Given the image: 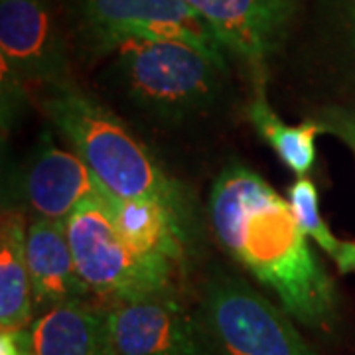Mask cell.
I'll list each match as a JSON object with an SVG mask.
<instances>
[{"label":"cell","instance_id":"52a82bcc","mask_svg":"<svg viewBox=\"0 0 355 355\" xmlns=\"http://www.w3.org/2000/svg\"><path fill=\"white\" fill-rule=\"evenodd\" d=\"M211 28L227 55L266 79L268 64L282 50L302 0H184Z\"/></svg>","mask_w":355,"mask_h":355},{"label":"cell","instance_id":"4fadbf2b","mask_svg":"<svg viewBox=\"0 0 355 355\" xmlns=\"http://www.w3.org/2000/svg\"><path fill=\"white\" fill-rule=\"evenodd\" d=\"M101 200L114 229L140 253L164 254L182 263L190 227L162 203L116 198L101 184Z\"/></svg>","mask_w":355,"mask_h":355},{"label":"cell","instance_id":"8fae6325","mask_svg":"<svg viewBox=\"0 0 355 355\" xmlns=\"http://www.w3.org/2000/svg\"><path fill=\"white\" fill-rule=\"evenodd\" d=\"M26 259L34 304L48 310L65 302L85 300L91 292L77 270L65 221L36 217L26 233Z\"/></svg>","mask_w":355,"mask_h":355},{"label":"cell","instance_id":"277c9868","mask_svg":"<svg viewBox=\"0 0 355 355\" xmlns=\"http://www.w3.org/2000/svg\"><path fill=\"white\" fill-rule=\"evenodd\" d=\"M65 229L77 270L91 292L113 304L174 294L180 263L132 249L114 229L101 191L65 219Z\"/></svg>","mask_w":355,"mask_h":355},{"label":"cell","instance_id":"5b68a950","mask_svg":"<svg viewBox=\"0 0 355 355\" xmlns=\"http://www.w3.org/2000/svg\"><path fill=\"white\" fill-rule=\"evenodd\" d=\"M77 44L87 55H111L130 38L186 42L227 65L211 28L184 0H65Z\"/></svg>","mask_w":355,"mask_h":355},{"label":"cell","instance_id":"ba28073f","mask_svg":"<svg viewBox=\"0 0 355 355\" xmlns=\"http://www.w3.org/2000/svg\"><path fill=\"white\" fill-rule=\"evenodd\" d=\"M0 69L28 87L73 81L67 44L48 0H0Z\"/></svg>","mask_w":355,"mask_h":355},{"label":"cell","instance_id":"7a4b0ae2","mask_svg":"<svg viewBox=\"0 0 355 355\" xmlns=\"http://www.w3.org/2000/svg\"><path fill=\"white\" fill-rule=\"evenodd\" d=\"M40 103L105 190L123 200L162 203L190 227L191 202L186 190L107 107L73 81L44 89Z\"/></svg>","mask_w":355,"mask_h":355},{"label":"cell","instance_id":"30bf717a","mask_svg":"<svg viewBox=\"0 0 355 355\" xmlns=\"http://www.w3.org/2000/svg\"><path fill=\"white\" fill-rule=\"evenodd\" d=\"M14 198L38 217L65 221L77 207L99 196L101 182L79 154L58 148L48 130L12 180Z\"/></svg>","mask_w":355,"mask_h":355},{"label":"cell","instance_id":"8992f818","mask_svg":"<svg viewBox=\"0 0 355 355\" xmlns=\"http://www.w3.org/2000/svg\"><path fill=\"white\" fill-rule=\"evenodd\" d=\"M202 322L217 355H318L280 306L223 270L203 284Z\"/></svg>","mask_w":355,"mask_h":355},{"label":"cell","instance_id":"5bb4252c","mask_svg":"<svg viewBox=\"0 0 355 355\" xmlns=\"http://www.w3.org/2000/svg\"><path fill=\"white\" fill-rule=\"evenodd\" d=\"M24 216L4 209L0 227V328L20 330L32 326L34 292L26 259Z\"/></svg>","mask_w":355,"mask_h":355},{"label":"cell","instance_id":"9c48e42d","mask_svg":"<svg viewBox=\"0 0 355 355\" xmlns=\"http://www.w3.org/2000/svg\"><path fill=\"white\" fill-rule=\"evenodd\" d=\"M107 322L119 355H217L202 320L176 294L116 302Z\"/></svg>","mask_w":355,"mask_h":355},{"label":"cell","instance_id":"2e32d148","mask_svg":"<svg viewBox=\"0 0 355 355\" xmlns=\"http://www.w3.org/2000/svg\"><path fill=\"white\" fill-rule=\"evenodd\" d=\"M288 202L304 233L334 261L342 275L355 272V241L338 239L320 211V196L314 182L300 176L288 188Z\"/></svg>","mask_w":355,"mask_h":355},{"label":"cell","instance_id":"7c38bea8","mask_svg":"<svg viewBox=\"0 0 355 355\" xmlns=\"http://www.w3.org/2000/svg\"><path fill=\"white\" fill-rule=\"evenodd\" d=\"M30 328L36 355H119L107 310L93 308L85 300L48 308Z\"/></svg>","mask_w":355,"mask_h":355},{"label":"cell","instance_id":"6da1fadb","mask_svg":"<svg viewBox=\"0 0 355 355\" xmlns=\"http://www.w3.org/2000/svg\"><path fill=\"white\" fill-rule=\"evenodd\" d=\"M207 214L219 245L277 296L292 320L324 334L338 328L336 284L308 245L291 202L265 178L229 162L214 182Z\"/></svg>","mask_w":355,"mask_h":355},{"label":"cell","instance_id":"d6986e66","mask_svg":"<svg viewBox=\"0 0 355 355\" xmlns=\"http://www.w3.org/2000/svg\"><path fill=\"white\" fill-rule=\"evenodd\" d=\"M0 355H36L32 328L2 330V334H0Z\"/></svg>","mask_w":355,"mask_h":355},{"label":"cell","instance_id":"ac0fdd59","mask_svg":"<svg viewBox=\"0 0 355 355\" xmlns=\"http://www.w3.org/2000/svg\"><path fill=\"white\" fill-rule=\"evenodd\" d=\"M312 119L320 125L322 135L326 132L334 139L342 140L355 156V107L326 105L318 109V113Z\"/></svg>","mask_w":355,"mask_h":355},{"label":"cell","instance_id":"9a60e30c","mask_svg":"<svg viewBox=\"0 0 355 355\" xmlns=\"http://www.w3.org/2000/svg\"><path fill=\"white\" fill-rule=\"evenodd\" d=\"M247 116L282 164L298 178L310 174L316 164V137L322 135V128L314 119H306L300 125H286L266 99L265 79L254 81Z\"/></svg>","mask_w":355,"mask_h":355},{"label":"cell","instance_id":"3957f363","mask_svg":"<svg viewBox=\"0 0 355 355\" xmlns=\"http://www.w3.org/2000/svg\"><path fill=\"white\" fill-rule=\"evenodd\" d=\"M111 55L123 91L162 121H182L214 107L227 71V65L180 40L130 38Z\"/></svg>","mask_w":355,"mask_h":355},{"label":"cell","instance_id":"e0dca14e","mask_svg":"<svg viewBox=\"0 0 355 355\" xmlns=\"http://www.w3.org/2000/svg\"><path fill=\"white\" fill-rule=\"evenodd\" d=\"M330 32L340 65L355 83V0H331Z\"/></svg>","mask_w":355,"mask_h":355}]
</instances>
